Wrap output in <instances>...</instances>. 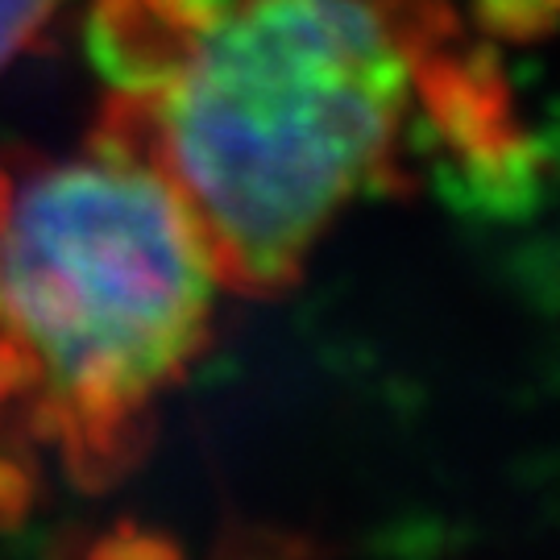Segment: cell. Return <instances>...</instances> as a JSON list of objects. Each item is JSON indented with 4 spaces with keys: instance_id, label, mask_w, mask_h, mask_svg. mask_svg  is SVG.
<instances>
[{
    "instance_id": "6da1fadb",
    "label": "cell",
    "mask_w": 560,
    "mask_h": 560,
    "mask_svg": "<svg viewBox=\"0 0 560 560\" xmlns=\"http://www.w3.org/2000/svg\"><path fill=\"white\" fill-rule=\"evenodd\" d=\"M92 145L145 166L221 287L282 295L349 203L399 175L423 117L465 159L520 125L448 0H101Z\"/></svg>"
},
{
    "instance_id": "7a4b0ae2",
    "label": "cell",
    "mask_w": 560,
    "mask_h": 560,
    "mask_svg": "<svg viewBox=\"0 0 560 560\" xmlns=\"http://www.w3.org/2000/svg\"><path fill=\"white\" fill-rule=\"evenodd\" d=\"M179 203L88 145L9 179L0 212V444L101 490L138 465L166 390L208 345L212 291Z\"/></svg>"
},
{
    "instance_id": "3957f363",
    "label": "cell",
    "mask_w": 560,
    "mask_h": 560,
    "mask_svg": "<svg viewBox=\"0 0 560 560\" xmlns=\"http://www.w3.org/2000/svg\"><path fill=\"white\" fill-rule=\"evenodd\" d=\"M55 4L59 0H0V71L38 42L46 21L55 18ZM4 200H9V175L0 171V212Z\"/></svg>"
}]
</instances>
